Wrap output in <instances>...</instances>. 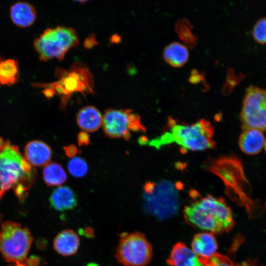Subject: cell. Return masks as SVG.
<instances>
[{"instance_id": "6da1fadb", "label": "cell", "mask_w": 266, "mask_h": 266, "mask_svg": "<svg viewBox=\"0 0 266 266\" xmlns=\"http://www.w3.org/2000/svg\"><path fill=\"white\" fill-rule=\"evenodd\" d=\"M167 126L163 134L150 140L143 137L140 144L160 149L162 146L175 143L184 153L212 149L216 145L213 126L204 119L191 124H183L169 118Z\"/></svg>"}, {"instance_id": "7a4b0ae2", "label": "cell", "mask_w": 266, "mask_h": 266, "mask_svg": "<svg viewBox=\"0 0 266 266\" xmlns=\"http://www.w3.org/2000/svg\"><path fill=\"white\" fill-rule=\"evenodd\" d=\"M183 215L190 225L213 234L228 232L234 224L232 211L225 200L210 195L186 206Z\"/></svg>"}, {"instance_id": "3957f363", "label": "cell", "mask_w": 266, "mask_h": 266, "mask_svg": "<svg viewBox=\"0 0 266 266\" xmlns=\"http://www.w3.org/2000/svg\"><path fill=\"white\" fill-rule=\"evenodd\" d=\"M36 175L35 169L18 147L5 142L0 151V198L13 188L17 196L23 199Z\"/></svg>"}, {"instance_id": "277c9868", "label": "cell", "mask_w": 266, "mask_h": 266, "mask_svg": "<svg viewBox=\"0 0 266 266\" xmlns=\"http://www.w3.org/2000/svg\"><path fill=\"white\" fill-rule=\"evenodd\" d=\"M57 80L54 82L39 84L44 88L43 94L47 98L58 95L61 99V108L64 110L72 94L79 92L83 95L94 94V81L93 75L87 66L75 62L67 69L56 70Z\"/></svg>"}, {"instance_id": "5b68a950", "label": "cell", "mask_w": 266, "mask_h": 266, "mask_svg": "<svg viewBox=\"0 0 266 266\" xmlns=\"http://www.w3.org/2000/svg\"><path fill=\"white\" fill-rule=\"evenodd\" d=\"M179 186L166 180L146 182L143 189L147 210L159 220L173 216L179 208Z\"/></svg>"}, {"instance_id": "8992f818", "label": "cell", "mask_w": 266, "mask_h": 266, "mask_svg": "<svg viewBox=\"0 0 266 266\" xmlns=\"http://www.w3.org/2000/svg\"><path fill=\"white\" fill-rule=\"evenodd\" d=\"M79 43L75 30L70 27L57 26L46 29L34 41V47L40 59L62 60L69 49Z\"/></svg>"}, {"instance_id": "52a82bcc", "label": "cell", "mask_w": 266, "mask_h": 266, "mask_svg": "<svg viewBox=\"0 0 266 266\" xmlns=\"http://www.w3.org/2000/svg\"><path fill=\"white\" fill-rule=\"evenodd\" d=\"M33 240L26 228L18 223L7 221L0 230V252L8 262L17 265L25 261Z\"/></svg>"}, {"instance_id": "ba28073f", "label": "cell", "mask_w": 266, "mask_h": 266, "mask_svg": "<svg viewBox=\"0 0 266 266\" xmlns=\"http://www.w3.org/2000/svg\"><path fill=\"white\" fill-rule=\"evenodd\" d=\"M153 256V248L142 233L122 235L116 249L115 258L123 266H147Z\"/></svg>"}, {"instance_id": "9c48e42d", "label": "cell", "mask_w": 266, "mask_h": 266, "mask_svg": "<svg viewBox=\"0 0 266 266\" xmlns=\"http://www.w3.org/2000/svg\"><path fill=\"white\" fill-rule=\"evenodd\" d=\"M102 127L106 136L129 140L131 132H144L145 127L138 114L131 109L108 108L102 116Z\"/></svg>"}, {"instance_id": "30bf717a", "label": "cell", "mask_w": 266, "mask_h": 266, "mask_svg": "<svg viewBox=\"0 0 266 266\" xmlns=\"http://www.w3.org/2000/svg\"><path fill=\"white\" fill-rule=\"evenodd\" d=\"M240 120L243 130L266 131V89L254 86L246 89Z\"/></svg>"}, {"instance_id": "8fae6325", "label": "cell", "mask_w": 266, "mask_h": 266, "mask_svg": "<svg viewBox=\"0 0 266 266\" xmlns=\"http://www.w3.org/2000/svg\"><path fill=\"white\" fill-rule=\"evenodd\" d=\"M213 162L208 168L219 176L228 187H232V190L240 196L241 199H247L244 196L242 189L239 185L247 182L239 181L246 180L240 161L231 157H221Z\"/></svg>"}, {"instance_id": "7c38bea8", "label": "cell", "mask_w": 266, "mask_h": 266, "mask_svg": "<svg viewBox=\"0 0 266 266\" xmlns=\"http://www.w3.org/2000/svg\"><path fill=\"white\" fill-rule=\"evenodd\" d=\"M218 243L214 234L202 232L196 234L191 243V250L200 262L206 266L218 253Z\"/></svg>"}, {"instance_id": "4fadbf2b", "label": "cell", "mask_w": 266, "mask_h": 266, "mask_svg": "<svg viewBox=\"0 0 266 266\" xmlns=\"http://www.w3.org/2000/svg\"><path fill=\"white\" fill-rule=\"evenodd\" d=\"M50 147L40 140L29 142L25 148V159L32 166H41L46 165L52 157Z\"/></svg>"}, {"instance_id": "5bb4252c", "label": "cell", "mask_w": 266, "mask_h": 266, "mask_svg": "<svg viewBox=\"0 0 266 266\" xmlns=\"http://www.w3.org/2000/svg\"><path fill=\"white\" fill-rule=\"evenodd\" d=\"M167 262L170 266H204L191 249L182 242L173 246Z\"/></svg>"}, {"instance_id": "9a60e30c", "label": "cell", "mask_w": 266, "mask_h": 266, "mask_svg": "<svg viewBox=\"0 0 266 266\" xmlns=\"http://www.w3.org/2000/svg\"><path fill=\"white\" fill-rule=\"evenodd\" d=\"M49 202L52 208L60 211L71 210L77 205V198L74 191L65 186L56 188L52 193Z\"/></svg>"}, {"instance_id": "2e32d148", "label": "cell", "mask_w": 266, "mask_h": 266, "mask_svg": "<svg viewBox=\"0 0 266 266\" xmlns=\"http://www.w3.org/2000/svg\"><path fill=\"white\" fill-rule=\"evenodd\" d=\"M80 245V239L77 234L70 229L64 230L55 237L53 246L55 250L63 256L75 254Z\"/></svg>"}, {"instance_id": "e0dca14e", "label": "cell", "mask_w": 266, "mask_h": 266, "mask_svg": "<svg viewBox=\"0 0 266 266\" xmlns=\"http://www.w3.org/2000/svg\"><path fill=\"white\" fill-rule=\"evenodd\" d=\"M264 142L265 137L263 133L256 129L243 130L238 141L241 150L249 155L259 153L263 148Z\"/></svg>"}, {"instance_id": "ac0fdd59", "label": "cell", "mask_w": 266, "mask_h": 266, "mask_svg": "<svg viewBox=\"0 0 266 266\" xmlns=\"http://www.w3.org/2000/svg\"><path fill=\"white\" fill-rule=\"evenodd\" d=\"M10 16L12 22L16 26L26 28L34 23L36 12L34 7L31 4L26 2H18L11 6Z\"/></svg>"}, {"instance_id": "d6986e66", "label": "cell", "mask_w": 266, "mask_h": 266, "mask_svg": "<svg viewBox=\"0 0 266 266\" xmlns=\"http://www.w3.org/2000/svg\"><path fill=\"white\" fill-rule=\"evenodd\" d=\"M78 126L87 132L98 130L102 125V116L95 106H86L78 111L76 116Z\"/></svg>"}, {"instance_id": "ffe728a7", "label": "cell", "mask_w": 266, "mask_h": 266, "mask_svg": "<svg viewBox=\"0 0 266 266\" xmlns=\"http://www.w3.org/2000/svg\"><path fill=\"white\" fill-rule=\"evenodd\" d=\"M165 60L171 66L179 67L188 60L189 51L187 47L178 42H173L168 44L163 51Z\"/></svg>"}, {"instance_id": "44dd1931", "label": "cell", "mask_w": 266, "mask_h": 266, "mask_svg": "<svg viewBox=\"0 0 266 266\" xmlns=\"http://www.w3.org/2000/svg\"><path fill=\"white\" fill-rule=\"evenodd\" d=\"M19 79V67L16 60L3 59L0 57V83L12 85Z\"/></svg>"}, {"instance_id": "7402d4cb", "label": "cell", "mask_w": 266, "mask_h": 266, "mask_svg": "<svg viewBox=\"0 0 266 266\" xmlns=\"http://www.w3.org/2000/svg\"><path fill=\"white\" fill-rule=\"evenodd\" d=\"M43 178L48 186H60L66 181L67 175L61 165L51 162L45 165L43 168Z\"/></svg>"}, {"instance_id": "603a6c76", "label": "cell", "mask_w": 266, "mask_h": 266, "mask_svg": "<svg viewBox=\"0 0 266 266\" xmlns=\"http://www.w3.org/2000/svg\"><path fill=\"white\" fill-rule=\"evenodd\" d=\"M192 28V25L186 18L178 20L175 25V30L179 38L191 48L196 45L197 40Z\"/></svg>"}, {"instance_id": "cb8c5ba5", "label": "cell", "mask_w": 266, "mask_h": 266, "mask_svg": "<svg viewBox=\"0 0 266 266\" xmlns=\"http://www.w3.org/2000/svg\"><path fill=\"white\" fill-rule=\"evenodd\" d=\"M70 173L75 177H82L88 172V166L86 161L80 157H73L67 164Z\"/></svg>"}, {"instance_id": "d4e9b609", "label": "cell", "mask_w": 266, "mask_h": 266, "mask_svg": "<svg viewBox=\"0 0 266 266\" xmlns=\"http://www.w3.org/2000/svg\"><path fill=\"white\" fill-rule=\"evenodd\" d=\"M254 39L261 44H266V17L260 19L251 32Z\"/></svg>"}, {"instance_id": "484cf974", "label": "cell", "mask_w": 266, "mask_h": 266, "mask_svg": "<svg viewBox=\"0 0 266 266\" xmlns=\"http://www.w3.org/2000/svg\"><path fill=\"white\" fill-rule=\"evenodd\" d=\"M207 266H253L246 262L234 263L227 257L217 253L208 262Z\"/></svg>"}, {"instance_id": "4316f807", "label": "cell", "mask_w": 266, "mask_h": 266, "mask_svg": "<svg viewBox=\"0 0 266 266\" xmlns=\"http://www.w3.org/2000/svg\"><path fill=\"white\" fill-rule=\"evenodd\" d=\"M63 148L66 155L71 158H73L76 154L80 152L77 147L73 144L64 146Z\"/></svg>"}, {"instance_id": "83f0119b", "label": "cell", "mask_w": 266, "mask_h": 266, "mask_svg": "<svg viewBox=\"0 0 266 266\" xmlns=\"http://www.w3.org/2000/svg\"><path fill=\"white\" fill-rule=\"evenodd\" d=\"M77 142L79 146H87L90 143L89 135L84 132L79 133L77 135Z\"/></svg>"}, {"instance_id": "f1b7e54d", "label": "cell", "mask_w": 266, "mask_h": 266, "mask_svg": "<svg viewBox=\"0 0 266 266\" xmlns=\"http://www.w3.org/2000/svg\"><path fill=\"white\" fill-rule=\"evenodd\" d=\"M78 233L80 235H84L87 238H94L95 237V231L90 227H87L84 229H79Z\"/></svg>"}, {"instance_id": "f546056e", "label": "cell", "mask_w": 266, "mask_h": 266, "mask_svg": "<svg viewBox=\"0 0 266 266\" xmlns=\"http://www.w3.org/2000/svg\"><path fill=\"white\" fill-rule=\"evenodd\" d=\"M86 266H99L98 264L95 263H90L86 265Z\"/></svg>"}, {"instance_id": "4dcf8cb0", "label": "cell", "mask_w": 266, "mask_h": 266, "mask_svg": "<svg viewBox=\"0 0 266 266\" xmlns=\"http://www.w3.org/2000/svg\"><path fill=\"white\" fill-rule=\"evenodd\" d=\"M264 146H265V149L266 150V139L265 141V142H264Z\"/></svg>"}]
</instances>
